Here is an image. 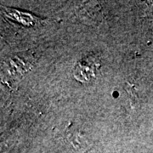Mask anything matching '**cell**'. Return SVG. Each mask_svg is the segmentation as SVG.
I'll list each match as a JSON object with an SVG mask.
<instances>
[{"label": "cell", "instance_id": "obj_1", "mask_svg": "<svg viewBox=\"0 0 153 153\" xmlns=\"http://www.w3.org/2000/svg\"><path fill=\"white\" fill-rule=\"evenodd\" d=\"M4 10H6L5 13L9 16L24 25H33L39 21L38 18L33 16L32 14H29V13L21 12V11L12 10V9H7V8H4Z\"/></svg>", "mask_w": 153, "mask_h": 153}]
</instances>
